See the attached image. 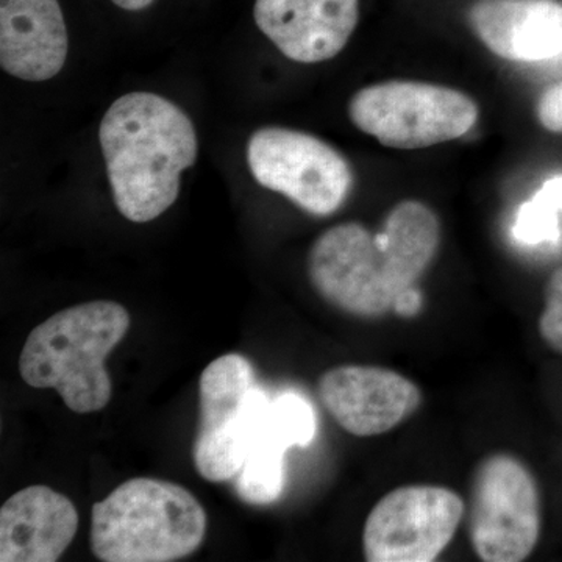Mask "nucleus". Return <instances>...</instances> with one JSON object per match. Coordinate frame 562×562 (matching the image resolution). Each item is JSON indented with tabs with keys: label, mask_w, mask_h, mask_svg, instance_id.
Masks as SVG:
<instances>
[{
	"label": "nucleus",
	"mask_w": 562,
	"mask_h": 562,
	"mask_svg": "<svg viewBox=\"0 0 562 562\" xmlns=\"http://www.w3.org/2000/svg\"><path fill=\"white\" fill-rule=\"evenodd\" d=\"M441 244V222L419 201L397 203L382 231L358 222L335 225L310 249V281L335 308L350 316L380 317L394 312L403 292L416 286Z\"/></svg>",
	"instance_id": "f257e3e1"
},
{
	"label": "nucleus",
	"mask_w": 562,
	"mask_h": 562,
	"mask_svg": "<svg viewBox=\"0 0 562 562\" xmlns=\"http://www.w3.org/2000/svg\"><path fill=\"white\" fill-rule=\"evenodd\" d=\"M99 140L114 205L136 224L171 209L181 173L198 160V133L190 116L154 92H128L111 103Z\"/></svg>",
	"instance_id": "f03ea898"
},
{
	"label": "nucleus",
	"mask_w": 562,
	"mask_h": 562,
	"mask_svg": "<svg viewBox=\"0 0 562 562\" xmlns=\"http://www.w3.org/2000/svg\"><path fill=\"white\" fill-rule=\"evenodd\" d=\"M117 302L70 306L33 328L22 347L20 373L35 390H55L70 412L98 413L113 394L105 361L131 328Z\"/></svg>",
	"instance_id": "7ed1b4c3"
},
{
	"label": "nucleus",
	"mask_w": 562,
	"mask_h": 562,
	"mask_svg": "<svg viewBox=\"0 0 562 562\" xmlns=\"http://www.w3.org/2000/svg\"><path fill=\"white\" fill-rule=\"evenodd\" d=\"M206 527L187 487L139 476L92 505L91 550L103 562L179 561L202 546Z\"/></svg>",
	"instance_id": "20e7f679"
},
{
	"label": "nucleus",
	"mask_w": 562,
	"mask_h": 562,
	"mask_svg": "<svg viewBox=\"0 0 562 562\" xmlns=\"http://www.w3.org/2000/svg\"><path fill=\"white\" fill-rule=\"evenodd\" d=\"M480 110L462 91L424 81L391 80L355 92V127L391 149H427L461 138L475 127Z\"/></svg>",
	"instance_id": "39448f33"
},
{
	"label": "nucleus",
	"mask_w": 562,
	"mask_h": 562,
	"mask_svg": "<svg viewBox=\"0 0 562 562\" xmlns=\"http://www.w3.org/2000/svg\"><path fill=\"white\" fill-rule=\"evenodd\" d=\"M201 420L192 458L199 475L211 483L235 480L261 427L271 398L255 384L246 357L227 353L203 369L199 380Z\"/></svg>",
	"instance_id": "423d86ee"
},
{
	"label": "nucleus",
	"mask_w": 562,
	"mask_h": 562,
	"mask_svg": "<svg viewBox=\"0 0 562 562\" xmlns=\"http://www.w3.org/2000/svg\"><path fill=\"white\" fill-rule=\"evenodd\" d=\"M468 530L473 552L484 562H520L535 552L541 535V497L519 458L497 452L476 464Z\"/></svg>",
	"instance_id": "0eeeda50"
},
{
	"label": "nucleus",
	"mask_w": 562,
	"mask_h": 562,
	"mask_svg": "<svg viewBox=\"0 0 562 562\" xmlns=\"http://www.w3.org/2000/svg\"><path fill=\"white\" fill-rule=\"evenodd\" d=\"M246 158L257 183L313 216L336 213L353 187L349 161L310 133L262 127L247 140Z\"/></svg>",
	"instance_id": "6e6552de"
},
{
	"label": "nucleus",
	"mask_w": 562,
	"mask_h": 562,
	"mask_svg": "<svg viewBox=\"0 0 562 562\" xmlns=\"http://www.w3.org/2000/svg\"><path fill=\"white\" fill-rule=\"evenodd\" d=\"M464 514L461 495L438 484H409L387 492L366 519V561H436L453 541Z\"/></svg>",
	"instance_id": "1a4fd4ad"
},
{
	"label": "nucleus",
	"mask_w": 562,
	"mask_h": 562,
	"mask_svg": "<svg viewBox=\"0 0 562 562\" xmlns=\"http://www.w3.org/2000/svg\"><path fill=\"white\" fill-rule=\"evenodd\" d=\"M317 394L344 431L372 438L394 430L419 409L413 380L380 366L344 364L322 373Z\"/></svg>",
	"instance_id": "9d476101"
},
{
	"label": "nucleus",
	"mask_w": 562,
	"mask_h": 562,
	"mask_svg": "<svg viewBox=\"0 0 562 562\" xmlns=\"http://www.w3.org/2000/svg\"><path fill=\"white\" fill-rule=\"evenodd\" d=\"M254 20L284 57L314 65L347 46L360 21V0H257Z\"/></svg>",
	"instance_id": "9b49d317"
},
{
	"label": "nucleus",
	"mask_w": 562,
	"mask_h": 562,
	"mask_svg": "<svg viewBox=\"0 0 562 562\" xmlns=\"http://www.w3.org/2000/svg\"><path fill=\"white\" fill-rule=\"evenodd\" d=\"M77 530L79 513L66 495L43 484L25 487L0 508V561H58Z\"/></svg>",
	"instance_id": "f8f14e48"
},
{
	"label": "nucleus",
	"mask_w": 562,
	"mask_h": 562,
	"mask_svg": "<svg viewBox=\"0 0 562 562\" xmlns=\"http://www.w3.org/2000/svg\"><path fill=\"white\" fill-rule=\"evenodd\" d=\"M468 20L476 38L503 60L535 63L562 54L557 0H476Z\"/></svg>",
	"instance_id": "ddd939ff"
},
{
	"label": "nucleus",
	"mask_w": 562,
	"mask_h": 562,
	"mask_svg": "<svg viewBox=\"0 0 562 562\" xmlns=\"http://www.w3.org/2000/svg\"><path fill=\"white\" fill-rule=\"evenodd\" d=\"M58 0H0V66L24 81L54 79L68 58Z\"/></svg>",
	"instance_id": "4468645a"
},
{
	"label": "nucleus",
	"mask_w": 562,
	"mask_h": 562,
	"mask_svg": "<svg viewBox=\"0 0 562 562\" xmlns=\"http://www.w3.org/2000/svg\"><path fill=\"white\" fill-rule=\"evenodd\" d=\"M288 446L271 425L268 413L258 428L243 471L236 476V492L243 502L254 506L271 505L284 487V453Z\"/></svg>",
	"instance_id": "2eb2a0df"
},
{
	"label": "nucleus",
	"mask_w": 562,
	"mask_h": 562,
	"mask_svg": "<svg viewBox=\"0 0 562 562\" xmlns=\"http://www.w3.org/2000/svg\"><path fill=\"white\" fill-rule=\"evenodd\" d=\"M562 177H553L517 213L514 236L525 244H557L561 238Z\"/></svg>",
	"instance_id": "dca6fc26"
},
{
	"label": "nucleus",
	"mask_w": 562,
	"mask_h": 562,
	"mask_svg": "<svg viewBox=\"0 0 562 562\" xmlns=\"http://www.w3.org/2000/svg\"><path fill=\"white\" fill-rule=\"evenodd\" d=\"M268 424L283 439L288 449L310 446L317 431L312 403L295 392H284L271 401Z\"/></svg>",
	"instance_id": "f3484780"
},
{
	"label": "nucleus",
	"mask_w": 562,
	"mask_h": 562,
	"mask_svg": "<svg viewBox=\"0 0 562 562\" xmlns=\"http://www.w3.org/2000/svg\"><path fill=\"white\" fill-rule=\"evenodd\" d=\"M539 335L550 349L562 353V266L547 281L546 305L539 317Z\"/></svg>",
	"instance_id": "a211bd4d"
},
{
	"label": "nucleus",
	"mask_w": 562,
	"mask_h": 562,
	"mask_svg": "<svg viewBox=\"0 0 562 562\" xmlns=\"http://www.w3.org/2000/svg\"><path fill=\"white\" fill-rule=\"evenodd\" d=\"M536 113L543 128L562 133V83L554 85L542 92Z\"/></svg>",
	"instance_id": "6ab92c4d"
},
{
	"label": "nucleus",
	"mask_w": 562,
	"mask_h": 562,
	"mask_svg": "<svg viewBox=\"0 0 562 562\" xmlns=\"http://www.w3.org/2000/svg\"><path fill=\"white\" fill-rule=\"evenodd\" d=\"M422 308V294L416 286L409 288L408 291L403 292L401 297L395 302L394 312L398 316L412 317L416 316Z\"/></svg>",
	"instance_id": "aec40b11"
},
{
	"label": "nucleus",
	"mask_w": 562,
	"mask_h": 562,
	"mask_svg": "<svg viewBox=\"0 0 562 562\" xmlns=\"http://www.w3.org/2000/svg\"><path fill=\"white\" fill-rule=\"evenodd\" d=\"M114 5L120 7L122 10L140 11L150 7L155 0H111Z\"/></svg>",
	"instance_id": "412c9836"
}]
</instances>
